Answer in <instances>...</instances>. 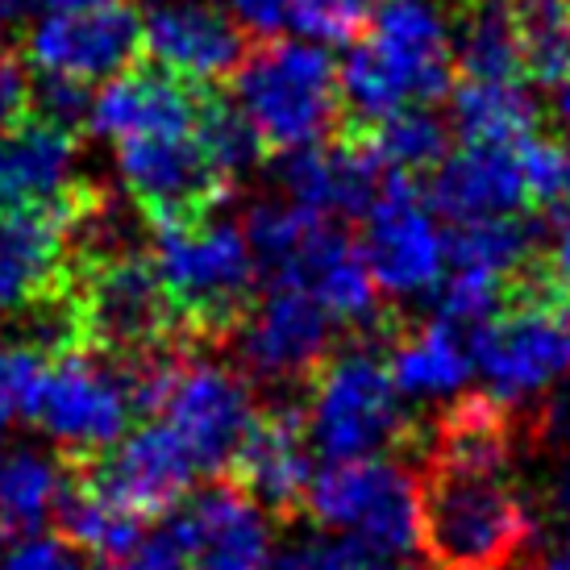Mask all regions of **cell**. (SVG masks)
Masks as SVG:
<instances>
[{"label":"cell","instance_id":"6da1fadb","mask_svg":"<svg viewBox=\"0 0 570 570\" xmlns=\"http://www.w3.org/2000/svg\"><path fill=\"white\" fill-rule=\"evenodd\" d=\"M421 488V546L438 570H512L538 538V517L512 462L429 454Z\"/></svg>","mask_w":570,"mask_h":570},{"label":"cell","instance_id":"7a4b0ae2","mask_svg":"<svg viewBox=\"0 0 570 570\" xmlns=\"http://www.w3.org/2000/svg\"><path fill=\"white\" fill-rule=\"evenodd\" d=\"M337 76L342 105L363 126L412 105H433L454 76L450 13L438 0H383Z\"/></svg>","mask_w":570,"mask_h":570},{"label":"cell","instance_id":"3957f363","mask_svg":"<svg viewBox=\"0 0 570 570\" xmlns=\"http://www.w3.org/2000/svg\"><path fill=\"white\" fill-rule=\"evenodd\" d=\"M150 263L171 296L184 333L196 342L234 333L254 296L250 242L234 222L222 217H188V222L150 225Z\"/></svg>","mask_w":570,"mask_h":570},{"label":"cell","instance_id":"277c9868","mask_svg":"<svg viewBox=\"0 0 570 570\" xmlns=\"http://www.w3.org/2000/svg\"><path fill=\"white\" fill-rule=\"evenodd\" d=\"M234 105L267 150H304L325 142L337 126L342 76L321 42L267 38L234 71Z\"/></svg>","mask_w":570,"mask_h":570},{"label":"cell","instance_id":"5b68a950","mask_svg":"<svg viewBox=\"0 0 570 570\" xmlns=\"http://www.w3.org/2000/svg\"><path fill=\"white\" fill-rule=\"evenodd\" d=\"M409 400L392 383L387 358L371 346H350L330 354L313 375L304 429L330 462L375 459L409 442Z\"/></svg>","mask_w":570,"mask_h":570},{"label":"cell","instance_id":"8992f818","mask_svg":"<svg viewBox=\"0 0 570 570\" xmlns=\"http://www.w3.org/2000/svg\"><path fill=\"white\" fill-rule=\"evenodd\" d=\"M475 375L488 380V396L508 409L546 396L570 380V292L546 279L529 284L521 301L504 304L488 325L471 333Z\"/></svg>","mask_w":570,"mask_h":570},{"label":"cell","instance_id":"52a82bcc","mask_svg":"<svg viewBox=\"0 0 570 570\" xmlns=\"http://www.w3.org/2000/svg\"><path fill=\"white\" fill-rule=\"evenodd\" d=\"M304 508L321 529L363 541L383 562L421 546V488L387 454L330 462L308 483Z\"/></svg>","mask_w":570,"mask_h":570},{"label":"cell","instance_id":"ba28073f","mask_svg":"<svg viewBox=\"0 0 570 570\" xmlns=\"http://www.w3.org/2000/svg\"><path fill=\"white\" fill-rule=\"evenodd\" d=\"M76 308L83 350L134 354L179 337V313L146 250L76 263Z\"/></svg>","mask_w":570,"mask_h":570},{"label":"cell","instance_id":"9c48e42d","mask_svg":"<svg viewBox=\"0 0 570 570\" xmlns=\"http://www.w3.org/2000/svg\"><path fill=\"white\" fill-rule=\"evenodd\" d=\"M30 416L63 450L67 462H80L121 442L138 412L112 354L67 350L59 358H50Z\"/></svg>","mask_w":570,"mask_h":570},{"label":"cell","instance_id":"30bf717a","mask_svg":"<svg viewBox=\"0 0 570 570\" xmlns=\"http://www.w3.org/2000/svg\"><path fill=\"white\" fill-rule=\"evenodd\" d=\"M363 258L380 292L396 301L433 296L450 263L442 217L404 175H387L380 196L363 213Z\"/></svg>","mask_w":570,"mask_h":570},{"label":"cell","instance_id":"8fae6325","mask_svg":"<svg viewBox=\"0 0 570 570\" xmlns=\"http://www.w3.org/2000/svg\"><path fill=\"white\" fill-rule=\"evenodd\" d=\"M117 171L146 225L205 217L229 196V179L208 163L196 129L138 134L117 142Z\"/></svg>","mask_w":570,"mask_h":570},{"label":"cell","instance_id":"7c38bea8","mask_svg":"<svg viewBox=\"0 0 570 570\" xmlns=\"http://www.w3.org/2000/svg\"><path fill=\"white\" fill-rule=\"evenodd\" d=\"M159 412L175 429V438L188 445L200 475H222L234 466L254 416H258L246 375L229 371L225 363L200 358L196 350L188 354V363L179 366Z\"/></svg>","mask_w":570,"mask_h":570},{"label":"cell","instance_id":"4fadbf2b","mask_svg":"<svg viewBox=\"0 0 570 570\" xmlns=\"http://www.w3.org/2000/svg\"><path fill=\"white\" fill-rule=\"evenodd\" d=\"M67 471L88 483L96 495H105L109 504L126 508L142 521L171 512L200 475L188 445L175 438L167 421H146L105 454L67 462Z\"/></svg>","mask_w":570,"mask_h":570},{"label":"cell","instance_id":"5bb4252c","mask_svg":"<svg viewBox=\"0 0 570 570\" xmlns=\"http://www.w3.org/2000/svg\"><path fill=\"white\" fill-rule=\"evenodd\" d=\"M333 317L301 287H271L234 325L246 375L275 387L304 383L333 354Z\"/></svg>","mask_w":570,"mask_h":570},{"label":"cell","instance_id":"9a60e30c","mask_svg":"<svg viewBox=\"0 0 570 570\" xmlns=\"http://www.w3.org/2000/svg\"><path fill=\"white\" fill-rule=\"evenodd\" d=\"M38 71L100 83L121 76L142 55V13L126 0H109L80 13H47L26 38Z\"/></svg>","mask_w":570,"mask_h":570},{"label":"cell","instance_id":"2e32d148","mask_svg":"<svg viewBox=\"0 0 570 570\" xmlns=\"http://www.w3.org/2000/svg\"><path fill=\"white\" fill-rule=\"evenodd\" d=\"M171 533L188 558V570H271L267 512L238 483H208L188 504H175Z\"/></svg>","mask_w":570,"mask_h":570},{"label":"cell","instance_id":"e0dca14e","mask_svg":"<svg viewBox=\"0 0 570 570\" xmlns=\"http://www.w3.org/2000/svg\"><path fill=\"white\" fill-rule=\"evenodd\" d=\"M142 47L179 80L222 83L246 59V33L217 0H159L142 13Z\"/></svg>","mask_w":570,"mask_h":570},{"label":"cell","instance_id":"ac0fdd59","mask_svg":"<svg viewBox=\"0 0 570 570\" xmlns=\"http://www.w3.org/2000/svg\"><path fill=\"white\" fill-rule=\"evenodd\" d=\"M429 205L454 225L524 217L533 191L524 179L521 142H462L433 167Z\"/></svg>","mask_w":570,"mask_h":570},{"label":"cell","instance_id":"d6986e66","mask_svg":"<svg viewBox=\"0 0 570 570\" xmlns=\"http://www.w3.org/2000/svg\"><path fill=\"white\" fill-rule=\"evenodd\" d=\"M234 483H238L263 512L292 517L308 495L313 483V442L304 429V412L279 404L254 416L250 433L234 459Z\"/></svg>","mask_w":570,"mask_h":570},{"label":"cell","instance_id":"ffe728a7","mask_svg":"<svg viewBox=\"0 0 570 570\" xmlns=\"http://www.w3.org/2000/svg\"><path fill=\"white\" fill-rule=\"evenodd\" d=\"M387 167L375 159L371 146L358 142H317L304 150L279 155L275 179L292 205L308 208L317 217H363L380 196Z\"/></svg>","mask_w":570,"mask_h":570},{"label":"cell","instance_id":"44dd1931","mask_svg":"<svg viewBox=\"0 0 570 570\" xmlns=\"http://www.w3.org/2000/svg\"><path fill=\"white\" fill-rule=\"evenodd\" d=\"M271 287H301L330 313L333 325H346L354 333L380 330L383 321V292L366 267L363 246L346 238L333 222L317 225V234L308 238L296 267L287 271V279Z\"/></svg>","mask_w":570,"mask_h":570},{"label":"cell","instance_id":"7402d4cb","mask_svg":"<svg viewBox=\"0 0 570 570\" xmlns=\"http://www.w3.org/2000/svg\"><path fill=\"white\" fill-rule=\"evenodd\" d=\"M200 117V88L155 67H129L112 76L100 96H92L88 129L96 138H138V134H179L196 129Z\"/></svg>","mask_w":570,"mask_h":570},{"label":"cell","instance_id":"603a6c76","mask_svg":"<svg viewBox=\"0 0 570 570\" xmlns=\"http://www.w3.org/2000/svg\"><path fill=\"white\" fill-rule=\"evenodd\" d=\"M76 163H80L76 134L30 112L9 134H0V213L59 200L80 184Z\"/></svg>","mask_w":570,"mask_h":570},{"label":"cell","instance_id":"cb8c5ba5","mask_svg":"<svg viewBox=\"0 0 570 570\" xmlns=\"http://www.w3.org/2000/svg\"><path fill=\"white\" fill-rule=\"evenodd\" d=\"M387 371L400 396L412 404H442L462 396V387L475 375V350L471 337L454 330L450 321L433 317L425 325H412L396 337L387 354Z\"/></svg>","mask_w":570,"mask_h":570},{"label":"cell","instance_id":"d4e9b609","mask_svg":"<svg viewBox=\"0 0 570 570\" xmlns=\"http://www.w3.org/2000/svg\"><path fill=\"white\" fill-rule=\"evenodd\" d=\"M454 67L466 80H521V42L508 0H459L450 13Z\"/></svg>","mask_w":570,"mask_h":570},{"label":"cell","instance_id":"484cf974","mask_svg":"<svg viewBox=\"0 0 570 570\" xmlns=\"http://www.w3.org/2000/svg\"><path fill=\"white\" fill-rule=\"evenodd\" d=\"M55 524L63 529V538L76 550H88L96 562H112V558L129 554L138 541L146 538V521L134 517L126 508L109 504L105 495H96L88 483L76 475H63L55 508H50Z\"/></svg>","mask_w":570,"mask_h":570},{"label":"cell","instance_id":"4316f807","mask_svg":"<svg viewBox=\"0 0 570 570\" xmlns=\"http://www.w3.org/2000/svg\"><path fill=\"white\" fill-rule=\"evenodd\" d=\"M450 126L462 142H521L538 134V105L521 80H466L454 92Z\"/></svg>","mask_w":570,"mask_h":570},{"label":"cell","instance_id":"83f0119b","mask_svg":"<svg viewBox=\"0 0 570 570\" xmlns=\"http://www.w3.org/2000/svg\"><path fill=\"white\" fill-rule=\"evenodd\" d=\"M538 258V234L529 229L524 217H495V222H471L454 225L450 238V263L445 267H462L488 275L495 284H512Z\"/></svg>","mask_w":570,"mask_h":570},{"label":"cell","instance_id":"f1b7e54d","mask_svg":"<svg viewBox=\"0 0 570 570\" xmlns=\"http://www.w3.org/2000/svg\"><path fill=\"white\" fill-rule=\"evenodd\" d=\"M63 471L33 445H0V521L9 533H38L50 521Z\"/></svg>","mask_w":570,"mask_h":570},{"label":"cell","instance_id":"f546056e","mask_svg":"<svg viewBox=\"0 0 570 570\" xmlns=\"http://www.w3.org/2000/svg\"><path fill=\"white\" fill-rule=\"evenodd\" d=\"M366 146L392 175L433 171L450 150V121L429 112V105H412V109H400L375 121Z\"/></svg>","mask_w":570,"mask_h":570},{"label":"cell","instance_id":"4dcf8cb0","mask_svg":"<svg viewBox=\"0 0 570 570\" xmlns=\"http://www.w3.org/2000/svg\"><path fill=\"white\" fill-rule=\"evenodd\" d=\"M524 76L554 88L570 76V0H508Z\"/></svg>","mask_w":570,"mask_h":570},{"label":"cell","instance_id":"1f68e13d","mask_svg":"<svg viewBox=\"0 0 570 570\" xmlns=\"http://www.w3.org/2000/svg\"><path fill=\"white\" fill-rule=\"evenodd\" d=\"M196 138L205 146L208 163L222 171V179L238 184L242 175L254 171L267 146L258 142L254 126L242 117L238 105H222V100H200V117H196Z\"/></svg>","mask_w":570,"mask_h":570},{"label":"cell","instance_id":"d6a6232c","mask_svg":"<svg viewBox=\"0 0 570 570\" xmlns=\"http://www.w3.org/2000/svg\"><path fill=\"white\" fill-rule=\"evenodd\" d=\"M383 0H287V26L308 42H350Z\"/></svg>","mask_w":570,"mask_h":570},{"label":"cell","instance_id":"836d02e7","mask_svg":"<svg viewBox=\"0 0 570 570\" xmlns=\"http://www.w3.org/2000/svg\"><path fill=\"white\" fill-rule=\"evenodd\" d=\"M47 354L0 337V429H9L13 421L30 416L42 375H47Z\"/></svg>","mask_w":570,"mask_h":570},{"label":"cell","instance_id":"e575fe53","mask_svg":"<svg viewBox=\"0 0 570 570\" xmlns=\"http://www.w3.org/2000/svg\"><path fill=\"white\" fill-rule=\"evenodd\" d=\"M271 570H387L380 554H371L354 538H296L271 558Z\"/></svg>","mask_w":570,"mask_h":570},{"label":"cell","instance_id":"d590c367","mask_svg":"<svg viewBox=\"0 0 570 570\" xmlns=\"http://www.w3.org/2000/svg\"><path fill=\"white\" fill-rule=\"evenodd\" d=\"M30 112L50 126L80 134L88 126V112H92V88L83 80H71V76L38 71L30 80Z\"/></svg>","mask_w":570,"mask_h":570},{"label":"cell","instance_id":"8d00e7d4","mask_svg":"<svg viewBox=\"0 0 570 570\" xmlns=\"http://www.w3.org/2000/svg\"><path fill=\"white\" fill-rule=\"evenodd\" d=\"M521 163L524 179L533 191V205H558L570 196V150L554 138L529 134L521 138Z\"/></svg>","mask_w":570,"mask_h":570},{"label":"cell","instance_id":"74e56055","mask_svg":"<svg viewBox=\"0 0 570 570\" xmlns=\"http://www.w3.org/2000/svg\"><path fill=\"white\" fill-rule=\"evenodd\" d=\"M0 570H88V562H83L71 541L33 538L30 533L21 546H13L9 554L0 558Z\"/></svg>","mask_w":570,"mask_h":570},{"label":"cell","instance_id":"f35d334b","mask_svg":"<svg viewBox=\"0 0 570 570\" xmlns=\"http://www.w3.org/2000/svg\"><path fill=\"white\" fill-rule=\"evenodd\" d=\"M109 570H188V558L179 550V538L171 533V524H163L159 533H146L129 554L105 562Z\"/></svg>","mask_w":570,"mask_h":570},{"label":"cell","instance_id":"ab89813d","mask_svg":"<svg viewBox=\"0 0 570 570\" xmlns=\"http://www.w3.org/2000/svg\"><path fill=\"white\" fill-rule=\"evenodd\" d=\"M533 433H538L550 454L570 459V380H562L558 387L546 392V404H541L538 421H533Z\"/></svg>","mask_w":570,"mask_h":570},{"label":"cell","instance_id":"60d3db41","mask_svg":"<svg viewBox=\"0 0 570 570\" xmlns=\"http://www.w3.org/2000/svg\"><path fill=\"white\" fill-rule=\"evenodd\" d=\"M541 263H546L541 279L558 287V292H570V196L554 205V222H550V238H546Z\"/></svg>","mask_w":570,"mask_h":570},{"label":"cell","instance_id":"b9f144b4","mask_svg":"<svg viewBox=\"0 0 570 570\" xmlns=\"http://www.w3.org/2000/svg\"><path fill=\"white\" fill-rule=\"evenodd\" d=\"M222 9L242 26V33L279 38L287 30V0H222Z\"/></svg>","mask_w":570,"mask_h":570},{"label":"cell","instance_id":"7bdbcfd3","mask_svg":"<svg viewBox=\"0 0 570 570\" xmlns=\"http://www.w3.org/2000/svg\"><path fill=\"white\" fill-rule=\"evenodd\" d=\"M30 117V76L17 59H0V134Z\"/></svg>","mask_w":570,"mask_h":570},{"label":"cell","instance_id":"ee69618b","mask_svg":"<svg viewBox=\"0 0 570 570\" xmlns=\"http://www.w3.org/2000/svg\"><path fill=\"white\" fill-rule=\"evenodd\" d=\"M554 117L570 129V76L562 83H554Z\"/></svg>","mask_w":570,"mask_h":570},{"label":"cell","instance_id":"f6af8a7d","mask_svg":"<svg viewBox=\"0 0 570 570\" xmlns=\"http://www.w3.org/2000/svg\"><path fill=\"white\" fill-rule=\"evenodd\" d=\"M529 570H570V550H562V554H546L541 562H533Z\"/></svg>","mask_w":570,"mask_h":570},{"label":"cell","instance_id":"bcb514c9","mask_svg":"<svg viewBox=\"0 0 570 570\" xmlns=\"http://www.w3.org/2000/svg\"><path fill=\"white\" fill-rule=\"evenodd\" d=\"M562 529H567V546H570V488H567V500H562Z\"/></svg>","mask_w":570,"mask_h":570},{"label":"cell","instance_id":"7dc6e473","mask_svg":"<svg viewBox=\"0 0 570 570\" xmlns=\"http://www.w3.org/2000/svg\"><path fill=\"white\" fill-rule=\"evenodd\" d=\"M4 546H9V529H4V521H0V558H4Z\"/></svg>","mask_w":570,"mask_h":570},{"label":"cell","instance_id":"c3c4849f","mask_svg":"<svg viewBox=\"0 0 570 570\" xmlns=\"http://www.w3.org/2000/svg\"><path fill=\"white\" fill-rule=\"evenodd\" d=\"M0 47H4V17H0Z\"/></svg>","mask_w":570,"mask_h":570}]
</instances>
